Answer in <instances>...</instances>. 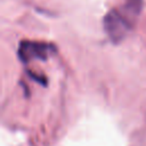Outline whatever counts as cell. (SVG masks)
Returning a JSON list of instances; mask_svg holds the SVG:
<instances>
[{
	"label": "cell",
	"instance_id": "6da1fadb",
	"mask_svg": "<svg viewBox=\"0 0 146 146\" xmlns=\"http://www.w3.org/2000/svg\"><path fill=\"white\" fill-rule=\"evenodd\" d=\"M136 19L137 18L133 17L123 7H121L120 10L112 9L104 17L105 32L114 43H117L127 36L128 32L132 29Z\"/></svg>",
	"mask_w": 146,
	"mask_h": 146
},
{
	"label": "cell",
	"instance_id": "7a4b0ae2",
	"mask_svg": "<svg viewBox=\"0 0 146 146\" xmlns=\"http://www.w3.org/2000/svg\"><path fill=\"white\" fill-rule=\"evenodd\" d=\"M52 44L38 41H22L18 48V57L23 63H29L32 59L46 60L54 52Z\"/></svg>",
	"mask_w": 146,
	"mask_h": 146
}]
</instances>
